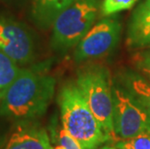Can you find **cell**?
Returning <instances> with one entry per match:
<instances>
[{"mask_svg":"<svg viewBox=\"0 0 150 149\" xmlns=\"http://www.w3.org/2000/svg\"><path fill=\"white\" fill-rule=\"evenodd\" d=\"M114 146L118 149H150V133L129 139H122L116 142Z\"/></svg>","mask_w":150,"mask_h":149,"instance_id":"obj_14","label":"cell"},{"mask_svg":"<svg viewBox=\"0 0 150 149\" xmlns=\"http://www.w3.org/2000/svg\"><path fill=\"white\" fill-rule=\"evenodd\" d=\"M97 149H118V148H116L115 146H108V145H106V146H102Z\"/></svg>","mask_w":150,"mask_h":149,"instance_id":"obj_17","label":"cell"},{"mask_svg":"<svg viewBox=\"0 0 150 149\" xmlns=\"http://www.w3.org/2000/svg\"><path fill=\"white\" fill-rule=\"evenodd\" d=\"M4 142H5L4 138H3V137H0V149H2L3 144H4Z\"/></svg>","mask_w":150,"mask_h":149,"instance_id":"obj_18","label":"cell"},{"mask_svg":"<svg viewBox=\"0 0 150 149\" xmlns=\"http://www.w3.org/2000/svg\"><path fill=\"white\" fill-rule=\"evenodd\" d=\"M57 100L62 128L79 142L81 149H97L111 139L89 109L76 81L63 85Z\"/></svg>","mask_w":150,"mask_h":149,"instance_id":"obj_2","label":"cell"},{"mask_svg":"<svg viewBox=\"0 0 150 149\" xmlns=\"http://www.w3.org/2000/svg\"><path fill=\"white\" fill-rule=\"evenodd\" d=\"M113 128L120 141L150 133V113L119 82L113 81Z\"/></svg>","mask_w":150,"mask_h":149,"instance_id":"obj_5","label":"cell"},{"mask_svg":"<svg viewBox=\"0 0 150 149\" xmlns=\"http://www.w3.org/2000/svg\"><path fill=\"white\" fill-rule=\"evenodd\" d=\"M58 142H59V144H61L65 149H81V145L79 144V142L73 137H71L63 128L59 133Z\"/></svg>","mask_w":150,"mask_h":149,"instance_id":"obj_16","label":"cell"},{"mask_svg":"<svg viewBox=\"0 0 150 149\" xmlns=\"http://www.w3.org/2000/svg\"><path fill=\"white\" fill-rule=\"evenodd\" d=\"M127 44L133 49L150 46V0H143L131 16Z\"/></svg>","mask_w":150,"mask_h":149,"instance_id":"obj_9","label":"cell"},{"mask_svg":"<svg viewBox=\"0 0 150 149\" xmlns=\"http://www.w3.org/2000/svg\"><path fill=\"white\" fill-rule=\"evenodd\" d=\"M1 97H2V93L0 92V100H1Z\"/></svg>","mask_w":150,"mask_h":149,"instance_id":"obj_21","label":"cell"},{"mask_svg":"<svg viewBox=\"0 0 150 149\" xmlns=\"http://www.w3.org/2000/svg\"><path fill=\"white\" fill-rule=\"evenodd\" d=\"M115 81L150 113V81L138 71L125 69L119 72Z\"/></svg>","mask_w":150,"mask_h":149,"instance_id":"obj_11","label":"cell"},{"mask_svg":"<svg viewBox=\"0 0 150 149\" xmlns=\"http://www.w3.org/2000/svg\"><path fill=\"white\" fill-rule=\"evenodd\" d=\"M2 149H53L49 135L35 121L18 122Z\"/></svg>","mask_w":150,"mask_h":149,"instance_id":"obj_8","label":"cell"},{"mask_svg":"<svg viewBox=\"0 0 150 149\" xmlns=\"http://www.w3.org/2000/svg\"><path fill=\"white\" fill-rule=\"evenodd\" d=\"M53 149H65V148H64V147H63V146H62V145H61V144H58V145H57V146H56V147H54Z\"/></svg>","mask_w":150,"mask_h":149,"instance_id":"obj_19","label":"cell"},{"mask_svg":"<svg viewBox=\"0 0 150 149\" xmlns=\"http://www.w3.org/2000/svg\"><path fill=\"white\" fill-rule=\"evenodd\" d=\"M122 23L116 15L104 16L74 49L76 64L100 59L114 52L121 39Z\"/></svg>","mask_w":150,"mask_h":149,"instance_id":"obj_6","label":"cell"},{"mask_svg":"<svg viewBox=\"0 0 150 149\" xmlns=\"http://www.w3.org/2000/svg\"><path fill=\"white\" fill-rule=\"evenodd\" d=\"M3 1H9V2H10V1H16V0H3Z\"/></svg>","mask_w":150,"mask_h":149,"instance_id":"obj_20","label":"cell"},{"mask_svg":"<svg viewBox=\"0 0 150 149\" xmlns=\"http://www.w3.org/2000/svg\"><path fill=\"white\" fill-rule=\"evenodd\" d=\"M37 40L32 29L10 16L0 15V52L18 65L32 63L37 55Z\"/></svg>","mask_w":150,"mask_h":149,"instance_id":"obj_7","label":"cell"},{"mask_svg":"<svg viewBox=\"0 0 150 149\" xmlns=\"http://www.w3.org/2000/svg\"><path fill=\"white\" fill-rule=\"evenodd\" d=\"M76 83L89 109L104 132L115 138L113 128V81L108 70L103 65H85L78 71Z\"/></svg>","mask_w":150,"mask_h":149,"instance_id":"obj_3","label":"cell"},{"mask_svg":"<svg viewBox=\"0 0 150 149\" xmlns=\"http://www.w3.org/2000/svg\"><path fill=\"white\" fill-rule=\"evenodd\" d=\"M102 0H78L53 21L50 47L58 54L75 49L102 13Z\"/></svg>","mask_w":150,"mask_h":149,"instance_id":"obj_4","label":"cell"},{"mask_svg":"<svg viewBox=\"0 0 150 149\" xmlns=\"http://www.w3.org/2000/svg\"><path fill=\"white\" fill-rule=\"evenodd\" d=\"M55 92V78L32 69H21L2 93L0 116L16 122L35 121L46 113Z\"/></svg>","mask_w":150,"mask_h":149,"instance_id":"obj_1","label":"cell"},{"mask_svg":"<svg viewBox=\"0 0 150 149\" xmlns=\"http://www.w3.org/2000/svg\"><path fill=\"white\" fill-rule=\"evenodd\" d=\"M138 0H103L102 13L103 16L116 15L118 13L131 9Z\"/></svg>","mask_w":150,"mask_h":149,"instance_id":"obj_13","label":"cell"},{"mask_svg":"<svg viewBox=\"0 0 150 149\" xmlns=\"http://www.w3.org/2000/svg\"><path fill=\"white\" fill-rule=\"evenodd\" d=\"M136 67L138 72L150 81V52H142L137 56Z\"/></svg>","mask_w":150,"mask_h":149,"instance_id":"obj_15","label":"cell"},{"mask_svg":"<svg viewBox=\"0 0 150 149\" xmlns=\"http://www.w3.org/2000/svg\"><path fill=\"white\" fill-rule=\"evenodd\" d=\"M21 68L12 58L0 52V92L10 85L17 78Z\"/></svg>","mask_w":150,"mask_h":149,"instance_id":"obj_12","label":"cell"},{"mask_svg":"<svg viewBox=\"0 0 150 149\" xmlns=\"http://www.w3.org/2000/svg\"><path fill=\"white\" fill-rule=\"evenodd\" d=\"M78 0H32L30 18L34 24L41 29L52 28L53 21L62 11Z\"/></svg>","mask_w":150,"mask_h":149,"instance_id":"obj_10","label":"cell"}]
</instances>
